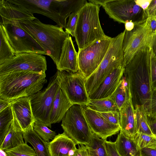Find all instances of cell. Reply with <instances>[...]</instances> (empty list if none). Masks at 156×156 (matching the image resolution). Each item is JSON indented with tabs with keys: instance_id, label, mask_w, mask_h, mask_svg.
I'll return each mask as SVG.
<instances>
[{
	"instance_id": "34",
	"label": "cell",
	"mask_w": 156,
	"mask_h": 156,
	"mask_svg": "<svg viewBox=\"0 0 156 156\" xmlns=\"http://www.w3.org/2000/svg\"><path fill=\"white\" fill-rule=\"evenodd\" d=\"M5 151L7 156H37L34 149L25 143Z\"/></svg>"
},
{
	"instance_id": "21",
	"label": "cell",
	"mask_w": 156,
	"mask_h": 156,
	"mask_svg": "<svg viewBox=\"0 0 156 156\" xmlns=\"http://www.w3.org/2000/svg\"><path fill=\"white\" fill-rule=\"evenodd\" d=\"M0 22L7 20L19 21L33 20L36 17L9 2L8 0H0Z\"/></svg>"
},
{
	"instance_id": "29",
	"label": "cell",
	"mask_w": 156,
	"mask_h": 156,
	"mask_svg": "<svg viewBox=\"0 0 156 156\" xmlns=\"http://www.w3.org/2000/svg\"><path fill=\"white\" fill-rule=\"evenodd\" d=\"M86 106L90 109L99 112L119 111L115 102L110 98L101 99H90Z\"/></svg>"
},
{
	"instance_id": "9",
	"label": "cell",
	"mask_w": 156,
	"mask_h": 156,
	"mask_svg": "<svg viewBox=\"0 0 156 156\" xmlns=\"http://www.w3.org/2000/svg\"><path fill=\"white\" fill-rule=\"evenodd\" d=\"M0 24L4 27L8 41L16 55L24 53L46 55L39 43L20 27L19 21L5 20L0 22Z\"/></svg>"
},
{
	"instance_id": "31",
	"label": "cell",
	"mask_w": 156,
	"mask_h": 156,
	"mask_svg": "<svg viewBox=\"0 0 156 156\" xmlns=\"http://www.w3.org/2000/svg\"><path fill=\"white\" fill-rule=\"evenodd\" d=\"M13 119L10 105L0 112V145L8 134Z\"/></svg>"
},
{
	"instance_id": "43",
	"label": "cell",
	"mask_w": 156,
	"mask_h": 156,
	"mask_svg": "<svg viewBox=\"0 0 156 156\" xmlns=\"http://www.w3.org/2000/svg\"><path fill=\"white\" fill-rule=\"evenodd\" d=\"M152 0H134L135 3L144 11H146Z\"/></svg>"
},
{
	"instance_id": "12",
	"label": "cell",
	"mask_w": 156,
	"mask_h": 156,
	"mask_svg": "<svg viewBox=\"0 0 156 156\" xmlns=\"http://www.w3.org/2000/svg\"><path fill=\"white\" fill-rule=\"evenodd\" d=\"M60 87L55 74L51 78L47 87L30 96L31 107L36 120L51 128L50 116L55 96Z\"/></svg>"
},
{
	"instance_id": "46",
	"label": "cell",
	"mask_w": 156,
	"mask_h": 156,
	"mask_svg": "<svg viewBox=\"0 0 156 156\" xmlns=\"http://www.w3.org/2000/svg\"><path fill=\"white\" fill-rule=\"evenodd\" d=\"M10 102L3 99L0 98V112L10 105Z\"/></svg>"
},
{
	"instance_id": "37",
	"label": "cell",
	"mask_w": 156,
	"mask_h": 156,
	"mask_svg": "<svg viewBox=\"0 0 156 156\" xmlns=\"http://www.w3.org/2000/svg\"><path fill=\"white\" fill-rule=\"evenodd\" d=\"M151 89L152 90L156 89V57L152 50L151 63Z\"/></svg>"
},
{
	"instance_id": "4",
	"label": "cell",
	"mask_w": 156,
	"mask_h": 156,
	"mask_svg": "<svg viewBox=\"0 0 156 156\" xmlns=\"http://www.w3.org/2000/svg\"><path fill=\"white\" fill-rule=\"evenodd\" d=\"M20 25L41 45L56 66L60 58L64 42L69 34L57 25L43 23L36 18L33 20L19 21Z\"/></svg>"
},
{
	"instance_id": "8",
	"label": "cell",
	"mask_w": 156,
	"mask_h": 156,
	"mask_svg": "<svg viewBox=\"0 0 156 156\" xmlns=\"http://www.w3.org/2000/svg\"><path fill=\"white\" fill-rule=\"evenodd\" d=\"M134 24L132 30L128 31L125 30L122 43L125 67L142 48L145 46H151L154 35L150 26L149 17Z\"/></svg>"
},
{
	"instance_id": "7",
	"label": "cell",
	"mask_w": 156,
	"mask_h": 156,
	"mask_svg": "<svg viewBox=\"0 0 156 156\" xmlns=\"http://www.w3.org/2000/svg\"><path fill=\"white\" fill-rule=\"evenodd\" d=\"M62 121L64 132L76 144L86 145L89 143L93 133L86 119L82 106L72 105Z\"/></svg>"
},
{
	"instance_id": "24",
	"label": "cell",
	"mask_w": 156,
	"mask_h": 156,
	"mask_svg": "<svg viewBox=\"0 0 156 156\" xmlns=\"http://www.w3.org/2000/svg\"><path fill=\"white\" fill-rule=\"evenodd\" d=\"M115 142L121 156H140V150L133 139L127 137L121 131H120Z\"/></svg>"
},
{
	"instance_id": "20",
	"label": "cell",
	"mask_w": 156,
	"mask_h": 156,
	"mask_svg": "<svg viewBox=\"0 0 156 156\" xmlns=\"http://www.w3.org/2000/svg\"><path fill=\"white\" fill-rule=\"evenodd\" d=\"M47 145L49 156H72L76 149V144L64 132L56 135Z\"/></svg>"
},
{
	"instance_id": "27",
	"label": "cell",
	"mask_w": 156,
	"mask_h": 156,
	"mask_svg": "<svg viewBox=\"0 0 156 156\" xmlns=\"http://www.w3.org/2000/svg\"><path fill=\"white\" fill-rule=\"evenodd\" d=\"M130 96L128 82L123 76L117 88L109 98L115 102L119 110Z\"/></svg>"
},
{
	"instance_id": "47",
	"label": "cell",
	"mask_w": 156,
	"mask_h": 156,
	"mask_svg": "<svg viewBox=\"0 0 156 156\" xmlns=\"http://www.w3.org/2000/svg\"><path fill=\"white\" fill-rule=\"evenodd\" d=\"M152 51L156 57V33L153 36L151 45Z\"/></svg>"
},
{
	"instance_id": "40",
	"label": "cell",
	"mask_w": 156,
	"mask_h": 156,
	"mask_svg": "<svg viewBox=\"0 0 156 156\" xmlns=\"http://www.w3.org/2000/svg\"><path fill=\"white\" fill-rule=\"evenodd\" d=\"M140 156H156V148L141 149L140 150Z\"/></svg>"
},
{
	"instance_id": "10",
	"label": "cell",
	"mask_w": 156,
	"mask_h": 156,
	"mask_svg": "<svg viewBox=\"0 0 156 156\" xmlns=\"http://www.w3.org/2000/svg\"><path fill=\"white\" fill-rule=\"evenodd\" d=\"M57 78L60 88L73 105H86L90 98L86 91V78L79 70L76 72L58 70Z\"/></svg>"
},
{
	"instance_id": "51",
	"label": "cell",
	"mask_w": 156,
	"mask_h": 156,
	"mask_svg": "<svg viewBox=\"0 0 156 156\" xmlns=\"http://www.w3.org/2000/svg\"></svg>"
},
{
	"instance_id": "42",
	"label": "cell",
	"mask_w": 156,
	"mask_h": 156,
	"mask_svg": "<svg viewBox=\"0 0 156 156\" xmlns=\"http://www.w3.org/2000/svg\"><path fill=\"white\" fill-rule=\"evenodd\" d=\"M147 17L154 16L156 12V0H152L146 11Z\"/></svg>"
},
{
	"instance_id": "41",
	"label": "cell",
	"mask_w": 156,
	"mask_h": 156,
	"mask_svg": "<svg viewBox=\"0 0 156 156\" xmlns=\"http://www.w3.org/2000/svg\"><path fill=\"white\" fill-rule=\"evenodd\" d=\"M78 145V148H76L72 156H88L86 146L80 144Z\"/></svg>"
},
{
	"instance_id": "16",
	"label": "cell",
	"mask_w": 156,
	"mask_h": 156,
	"mask_svg": "<svg viewBox=\"0 0 156 156\" xmlns=\"http://www.w3.org/2000/svg\"><path fill=\"white\" fill-rule=\"evenodd\" d=\"M30 97H24L10 102L14 118L19 125L23 132L33 128L36 121L33 115Z\"/></svg>"
},
{
	"instance_id": "28",
	"label": "cell",
	"mask_w": 156,
	"mask_h": 156,
	"mask_svg": "<svg viewBox=\"0 0 156 156\" xmlns=\"http://www.w3.org/2000/svg\"><path fill=\"white\" fill-rule=\"evenodd\" d=\"M137 133L154 136L150 128L148 116L142 105H136L134 108Z\"/></svg>"
},
{
	"instance_id": "2",
	"label": "cell",
	"mask_w": 156,
	"mask_h": 156,
	"mask_svg": "<svg viewBox=\"0 0 156 156\" xmlns=\"http://www.w3.org/2000/svg\"><path fill=\"white\" fill-rule=\"evenodd\" d=\"M44 73L28 71L0 74V98L10 102L41 91L47 82Z\"/></svg>"
},
{
	"instance_id": "44",
	"label": "cell",
	"mask_w": 156,
	"mask_h": 156,
	"mask_svg": "<svg viewBox=\"0 0 156 156\" xmlns=\"http://www.w3.org/2000/svg\"><path fill=\"white\" fill-rule=\"evenodd\" d=\"M150 26L153 35L156 33V18L154 16L149 17Z\"/></svg>"
},
{
	"instance_id": "19",
	"label": "cell",
	"mask_w": 156,
	"mask_h": 156,
	"mask_svg": "<svg viewBox=\"0 0 156 156\" xmlns=\"http://www.w3.org/2000/svg\"><path fill=\"white\" fill-rule=\"evenodd\" d=\"M120 131L127 137L133 139L137 133L135 110L131 96L119 110Z\"/></svg>"
},
{
	"instance_id": "50",
	"label": "cell",
	"mask_w": 156,
	"mask_h": 156,
	"mask_svg": "<svg viewBox=\"0 0 156 156\" xmlns=\"http://www.w3.org/2000/svg\"><path fill=\"white\" fill-rule=\"evenodd\" d=\"M154 16L155 17V18H156V12L155 13V14L154 15Z\"/></svg>"
},
{
	"instance_id": "30",
	"label": "cell",
	"mask_w": 156,
	"mask_h": 156,
	"mask_svg": "<svg viewBox=\"0 0 156 156\" xmlns=\"http://www.w3.org/2000/svg\"><path fill=\"white\" fill-rule=\"evenodd\" d=\"M106 140L100 139L93 134L86 146L88 156H107L105 145Z\"/></svg>"
},
{
	"instance_id": "15",
	"label": "cell",
	"mask_w": 156,
	"mask_h": 156,
	"mask_svg": "<svg viewBox=\"0 0 156 156\" xmlns=\"http://www.w3.org/2000/svg\"><path fill=\"white\" fill-rule=\"evenodd\" d=\"M87 121L93 134L103 140L118 133L121 129L120 125L112 124L97 112L86 105L82 106Z\"/></svg>"
},
{
	"instance_id": "5",
	"label": "cell",
	"mask_w": 156,
	"mask_h": 156,
	"mask_svg": "<svg viewBox=\"0 0 156 156\" xmlns=\"http://www.w3.org/2000/svg\"><path fill=\"white\" fill-rule=\"evenodd\" d=\"M100 6L87 2L78 11L74 35L78 50L107 36L100 22L99 13Z\"/></svg>"
},
{
	"instance_id": "25",
	"label": "cell",
	"mask_w": 156,
	"mask_h": 156,
	"mask_svg": "<svg viewBox=\"0 0 156 156\" xmlns=\"http://www.w3.org/2000/svg\"><path fill=\"white\" fill-rule=\"evenodd\" d=\"M23 136L25 144L29 143L34 148L37 156H49L47 142L33 130V128L23 132Z\"/></svg>"
},
{
	"instance_id": "18",
	"label": "cell",
	"mask_w": 156,
	"mask_h": 156,
	"mask_svg": "<svg viewBox=\"0 0 156 156\" xmlns=\"http://www.w3.org/2000/svg\"><path fill=\"white\" fill-rule=\"evenodd\" d=\"M56 66L58 70L60 71L76 72L79 70L78 52L70 36L64 42L60 58Z\"/></svg>"
},
{
	"instance_id": "26",
	"label": "cell",
	"mask_w": 156,
	"mask_h": 156,
	"mask_svg": "<svg viewBox=\"0 0 156 156\" xmlns=\"http://www.w3.org/2000/svg\"><path fill=\"white\" fill-rule=\"evenodd\" d=\"M0 65L13 58L15 52L8 39L5 28L0 24Z\"/></svg>"
},
{
	"instance_id": "17",
	"label": "cell",
	"mask_w": 156,
	"mask_h": 156,
	"mask_svg": "<svg viewBox=\"0 0 156 156\" xmlns=\"http://www.w3.org/2000/svg\"><path fill=\"white\" fill-rule=\"evenodd\" d=\"M124 70V65L115 69L105 79L94 92L89 96L90 99L109 98L118 86L123 75Z\"/></svg>"
},
{
	"instance_id": "38",
	"label": "cell",
	"mask_w": 156,
	"mask_h": 156,
	"mask_svg": "<svg viewBox=\"0 0 156 156\" xmlns=\"http://www.w3.org/2000/svg\"><path fill=\"white\" fill-rule=\"evenodd\" d=\"M105 145L107 156H121L117 151L115 141L112 142L106 140Z\"/></svg>"
},
{
	"instance_id": "22",
	"label": "cell",
	"mask_w": 156,
	"mask_h": 156,
	"mask_svg": "<svg viewBox=\"0 0 156 156\" xmlns=\"http://www.w3.org/2000/svg\"><path fill=\"white\" fill-rule=\"evenodd\" d=\"M73 105L60 88L55 98L50 116L51 123H59L62 121L68 110Z\"/></svg>"
},
{
	"instance_id": "14",
	"label": "cell",
	"mask_w": 156,
	"mask_h": 156,
	"mask_svg": "<svg viewBox=\"0 0 156 156\" xmlns=\"http://www.w3.org/2000/svg\"><path fill=\"white\" fill-rule=\"evenodd\" d=\"M45 57L42 55L24 53L0 65V74L18 71L44 73L47 70Z\"/></svg>"
},
{
	"instance_id": "39",
	"label": "cell",
	"mask_w": 156,
	"mask_h": 156,
	"mask_svg": "<svg viewBox=\"0 0 156 156\" xmlns=\"http://www.w3.org/2000/svg\"><path fill=\"white\" fill-rule=\"evenodd\" d=\"M150 118H156V89L152 90L150 105Z\"/></svg>"
},
{
	"instance_id": "3",
	"label": "cell",
	"mask_w": 156,
	"mask_h": 156,
	"mask_svg": "<svg viewBox=\"0 0 156 156\" xmlns=\"http://www.w3.org/2000/svg\"><path fill=\"white\" fill-rule=\"evenodd\" d=\"M21 9L34 14L43 15L65 28L66 20L73 12H78L87 2L86 0H8Z\"/></svg>"
},
{
	"instance_id": "45",
	"label": "cell",
	"mask_w": 156,
	"mask_h": 156,
	"mask_svg": "<svg viewBox=\"0 0 156 156\" xmlns=\"http://www.w3.org/2000/svg\"><path fill=\"white\" fill-rule=\"evenodd\" d=\"M149 120L151 131L154 136L156 138V118H150Z\"/></svg>"
},
{
	"instance_id": "49",
	"label": "cell",
	"mask_w": 156,
	"mask_h": 156,
	"mask_svg": "<svg viewBox=\"0 0 156 156\" xmlns=\"http://www.w3.org/2000/svg\"><path fill=\"white\" fill-rule=\"evenodd\" d=\"M0 156H7L5 150L0 149Z\"/></svg>"
},
{
	"instance_id": "32",
	"label": "cell",
	"mask_w": 156,
	"mask_h": 156,
	"mask_svg": "<svg viewBox=\"0 0 156 156\" xmlns=\"http://www.w3.org/2000/svg\"><path fill=\"white\" fill-rule=\"evenodd\" d=\"M33 129L44 140L48 142L56 136V133L50 129L41 122L36 120L34 123Z\"/></svg>"
},
{
	"instance_id": "36",
	"label": "cell",
	"mask_w": 156,
	"mask_h": 156,
	"mask_svg": "<svg viewBox=\"0 0 156 156\" xmlns=\"http://www.w3.org/2000/svg\"><path fill=\"white\" fill-rule=\"evenodd\" d=\"M97 112L109 122L114 124L120 125V113L119 111H115L106 112Z\"/></svg>"
},
{
	"instance_id": "48",
	"label": "cell",
	"mask_w": 156,
	"mask_h": 156,
	"mask_svg": "<svg viewBox=\"0 0 156 156\" xmlns=\"http://www.w3.org/2000/svg\"><path fill=\"white\" fill-rule=\"evenodd\" d=\"M134 23L132 21H127L125 24V30L130 31L132 30L134 28Z\"/></svg>"
},
{
	"instance_id": "11",
	"label": "cell",
	"mask_w": 156,
	"mask_h": 156,
	"mask_svg": "<svg viewBox=\"0 0 156 156\" xmlns=\"http://www.w3.org/2000/svg\"><path fill=\"white\" fill-rule=\"evenodd\" d=\"M113 38L108 36L78 50L79 70L86 79L98 68L103 60Z\"/></svg>"
},
{
	"instance_id": "23",
	"label": "cell",
	"mask_w": 156,
	"mask_h": 156,
	"mask_svg": "<svg viewBox=\"0 0 156 156\" xmlns=\"http://www.w3.org/2000/svg\"><path fill=\"white\" fill-rule=\"evenodd\" d=\"M23 133L20 126L13 118L9 132L0 145V149H10L24 144Z\"/></svg>"
},
{
	"instance_id": "33",
	"label": "cell",
	"mask_w": 156,
	"mask_h": 156,
	"mask_svg": "<svg viewBox=\"0 0 156 156\" xmlns=\"http://www.w3.org/2000/svg\"><path fill=\"white\" fill-rule=\"evenodd\" d=\"M133 139L140 150L144 148H156V138L154 136L137 133Z\"/></svg>"
},
{
	"instance_id": "1",
	"label": "cell",
	"mask_w": 156,
	"mask_h": 156,
	"mask_svg": "<svg viewBox=\"0 0 156 156\" xmlns=\"http://www.w3.org/2000/svg\"><path fill=\"white\" fill-rule=\"evenodd\" d=\"M152 49L145 46L134 55L125 67L126 80L133 105H142L148 117L152 90L151 84V63Z\"/></svg>"
},
{
	"instance_id": "13",
	"label": "cell",
	"mask_w": 156,
	"mask_h": 156,
	"mask_svg": "<svg viewBox=\"0 0 156 156\" xmlns=\"http://www.w3.org/2000/svg\"><path fill=\"white\" fill-rule=\"evenodd\" d=\"M102 6L110 18L120 23L127 21L137 23L148 17L146 11L134 0H105Z\"/></svg>"
},
{
	"instance_id": "35",
	"label": "cell",
	"mask_w": 156,
	"mask_h": 156,
	"mask_svg": "<svg viewBox=\"0 0 156 156\" xmlns=\"http://www.w3.org/2000/svg\"><path fill=\"white\" fill-rule=\"evenodd\" d=\"M78 12L71 13L65 28V31L67 34L74 37L77 19Z\"/></svg>"
},
{
	"instance_id": "6",
	"label": "cell",
	"mask_w": 156,
	"mask_h": 156,
	"mask_svg": "<svg viewBox=\"0 0 156 156\" xmlns=\"http://www.w3.org/2000/svg\"><path fill=\"white\" fill-rule=\"evenodd\" d=\"M125 32V30L113 38L100 64L86 79L85 87L88 96L94 92L105 79L115 69L124 65L122 43Z\"/></svg>"
}]
</instances>
